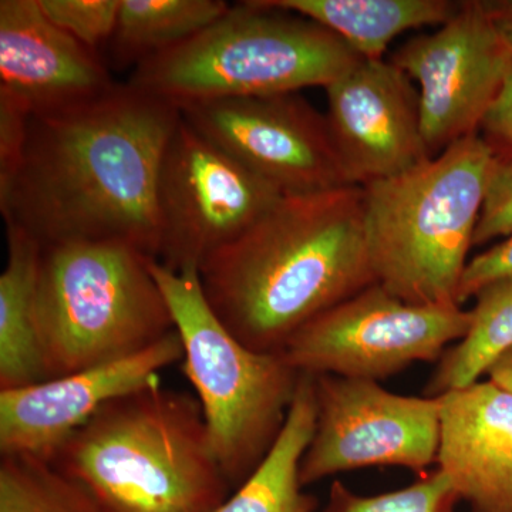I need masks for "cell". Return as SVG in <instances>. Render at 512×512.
<instances>
[{
  "instance_id": "obj_1",
  "label": "cell",
  "mask_w": 512,
  "mask_h": 512,
  "mask_svg": "<svg viewBox=\"0 0 512 512\" xmlns=\"http://www.w3.org/2000/svg\"><path fill=\"white\" fill-rule=\"evenodd\" d=\"M181 120L170 101L116 84L82 106L30 117L0 211L40 247L119 242L157 259L164 148Z\"/></svg>"
},
{
  "instance_id": "obj_2",
  "label": "cell",
  "mask_w": 512,
  "mask_h": 512,
  "mask_svg": "<svg viewBox=\"0 0 512 512\" xmlns=\"http://www.w3.org/2000/svg\"><path fill=\"white\" fill-rule=\"evenodd\" d=\"M198 276L212 311L239 342L281 353L303 326L377 284L362 187L284 195Z\"/></svg>"
},
{
  "instance_id": "obj_3",
  "label": "cell",
  "mask_w": 512,
  "mask_h": 512,
  "mask_svg": "<svg viewBox=\"0 0 512 512\" xmlns=\"http://www.w3.org/2000/svg\"><path fill=\"white\" fill-rule=\"evenodd\" d=\"M50 463L101 512H214L232 490L197 396L161 379L107 403Z\"/></svg>"
},
{
  "instance_id": "obj_4",
  "label": "cell",
  "mask_w": 512,
  "mask_h": 512,
  "mask_svg": "<svg viewBox=\"0 0 512 512\" xmlns=\"http://www.w3.org/2000/svg\"><path fill=\"white\" fill-rule=\"evenodd\" d=\"M497 160L476 134L407 173L362 187L377 284L413 305L458 306V285Z\"/></svg>"
},
{
  "instance_id": "obj_5",
  "label": "cell",
  "mask_w": 512,
  "mask_h": 512,
  "mask_svg": "<svg viewBox=\"0 0 512 512\" xmlns=\"http://www.w3.org/2000/svg\"><path fill=\"white\" fill-rule=\"evenodd\" d=\"M360 60L319 23L271 0H252L229 6L197 36L138 64L128 84L180 109L328 87Z\"/></svg>"
},
{
  "instance_id": "obj_6",
  "label": "cell",
  "mask_w": 512,
  "mask_h": 512,
  "mask_svg": "<svg viewBox=\"0 0 512 512\" xmlns=\"http://www.w3.org/2000/svg\"><path fill=\"white\" fill-rule=\"evenodd\" d=\"M151 261L119 242L42 248L37 330L46 380L136 355L173 332Z\"/></svg>"
},
{
  "instance_id": "obj_7",
  "label": "cell",
  "mask_w": 512,
  "mask_h": 512,
  "mask_svg": "<svg viewBox=\"0 0 512 512\" xmlns=\"http://www.w3.org/2000/svg\"><path fill=\"white\" fill-rule=\"evenodd\" d=\"M183 343V372L202 407L215 454L238 488L268 456L284 429L302 373L282 353L239 342L205 298L195 269L150 264Z\"/></svg>"
},
{
  "instance_id": "obj_8",
  "label": "cell",
  "mask_w": 512,
  "mask_h": 512,
  "mask_svg": "<svg viewBox=\"0 0 512 512\" xmlns=\"http://www.w3.org/2000/svg\"><path fill=\"white\" fill-rule=\"evenodd\" d=\"M470 325L461 306L413 305L373 284L303 326L281 353L299 373L377 382L439 362Z\"/></svg>"
},
{
  "instance_id": "obj_9",
  "label": "cell",
  "mask_w": 512,
  "mask_h": 512,
  "mask_svg": "<svg viewBox=\"0 0 512 512\" xmlns=\"http://www.w3.org/2000/svg\"><path fill=\"white\" fill-rule=\"evenodd\" d=\"M282 197L181 116L158 170L157 261L171 271H198Z\"/></svg>"
},
{
  "instance_id": "obj_10",
  "label": "cell",
  "mask_w": 512,
  "mask_h": 512,
  "mask_svg": "<svg viewBox=\"0 0 512 512\" xmlns=\"http://www.w3.org/2000/svg\"><path fill=\"white\" fill-rule=\"evenodd\" d=\"M315 376V430L302 484L365 467L427 473L440 446L439 397L402 396L373 380Z\"/></svg>"
},
{
  "instance_id": "obj_11",
  "label": "cell",
  "mask_w": 512,
  "mask_h": 512,
  "mask_svg": "<svg viewBox=\"0 0 512 512\" xmlns=\"http://www.w3.org/2000/svg\"><path fill=\"white\" fill-rule=\"evenodd\" d=\"M180 110L198 133L282 195L350 185L328 119L298 93L201 101Z\"/></svg>"
},
{
  "instance_id": "obj_12",
  "label": "cell",
  "mask_w": 512,
  "mask_h": 512,
  "mask_svg": "<svg viewBox=\"0 0 512 512\" xmlns=\"http://www.w3.org/2000/svg\"><path fill=\"white\" fill-rule=\"evenodd\" d=\"M390 62L419 84L423 137L436 157L476 136L503 89L512 50L485 2L470 0L436 32L404 43Z\"/></svg>"
},
{
  "instance_id": "obj_13",
  "label": "cell",
  "mask_w": 512,
  "mask_h": 512,
  "mask_svg": "<svg viewBox=\"0 0 512 512\" xmlns=\"http://www.w3.org/2000/svg\"><path fill=\"white\" fill-rule=\"evenodd\" d=\"M325 90L326 119L350 185L389 180L433 158L420 94L390 60L362 59Z\"/></svg>"
},
{
  "instance_id": "obj_14",
  "label": "cell",
  "mask_w": 512,
  "mask_h": 512,
  "mask_svg": "<svg viewBox=\"0 0 512 512\" xmlns=\"http://www.w3.org/2000/svg\"><path fill=\"white\" fill-rule=\"evenodd\" d=\"M183 357V343L174 329L136 355L0 390V454L52 461L64 441L107 403L161 379V370L183 362Z\"/></svg>"
},
{
  "instance_id": "obj_15",
  "label": "cell",
  "mask_w": 512,
  "mask_h": 512,
  "mask_svg": "<svg viewBox=\"0 0 512 512\" xmlns=\"http://www.w3.org/2000/svg\"><path fill=\"white\" fill-rule=\"evenodd\" d=\"M116 84L99 53L50 22L39 0L0 2V92L30 117L82 106Z\"/></svg>"
},
{
  "instance_id": "obj_16",
  "label": "cell",
  "mask_w": 512,
  "mask_h": 512,
  "mask_svg": "<svg viewBox=\"0 0 512 512\" xmlns=\"http://www.w3.org/2000/svg\"><path fill=\"white\" fill-rule=\"evenodd\" d=\"M439 400L437 468L471 512H512V393L477 382Z\"/></svg>"
},
{
  "instance_id": "obj_17",
  "label": "cell",
  "mask_w": 512,
  "mask_h": 512,
  "mask_svg": "<svg viewBox=\"0 0 512 512\" xmlns=\"http://www.w3.org/2000/svg\"><path fill=\"white\" fill-rule=\"evenodd\" d=\"M8 261L0 276V390L46 380L37 330V284L42 247L6 225Z\"/></svg>"
},
{
  "instance_id": "obj_18",
  "label": "cell",
  "mask_w": 512,
  "mask_h": 512,
  "mask_svg": "<svg viewBox=\"0 0 512 512\" xmlns=\"http://www.w3.org/2000/svg\"><path fill=\"white\" fill-rule=\"evenodd\" d=\"M315 421V376L302 373L284 429L268 456L214 512H318V500L303 491L301 478Z\"/></svg>"
},
{
  "instance_id": "obj_19",
  "label": "cell",
  "mask_w": 512,
  "mask_h": 512,
  "mask_svg": "<svg viewBox=\"0 0 512 512\" xmlns=\"http://www.w3.org/2000/svg\"><path fill=\"white\" fill-rule=\"evenodd\" d=\"M319 23L362 59H383L397 36L423 26H441L463 2L450 0H271Z\"/></svg>"
},
{
  "instance_id": "obj_20",
  "label": "cell",
  "mask_w": 512,
  "mask_h": 512,
  "mask_svg": "<svg viewBox=\"0 0 512 512\" xmlns=\"http://www.w3.org/2000/svg\"><path fill=\"white\" fill-rule=\"evenodd\" d=\"M229 6L222 0H121L111 55L120 66L137 67L197 36Z\"/></svg>"
},
{
  "instance_id": "obj_21",
  "label": "cell",
  "mask_w": 512,
  "mask_h": 512,
  "mask_svg": "<svg viewBox=\"0 0 512 512\" xmlns=\"http://www.w3.org/2000/svg\"><path fill=\"white\" fill-rule=\"evenodd\" d=\"M466 338L451 346L427 383L426 396L439 397L477 383L501 353L512 346V278L487 286L476 296Z\"/></svg>"
},
{
  "instance_id": "obj_22",
  "label": "cell",
  "mask_w": 512,
  "mask_h": 512,
  "mask_svg": "<svg viewBox=\"0 0 512 512\" xmlns=\"http://www.w3.org/2000/svg\"><path fill=\"white\" fill-rule=\"evenodd\" d=\"M0 512H101L89 491L50 461L0 458Z\"/></svg>"
},
{
  "instance_id": "obj_23",
  "label": "cell",
  "mask_w": 512,
  "mask_h": 512,
  "mask_svg": "<svg viewBox=\"0 0 512 512\" xmlns=\"http://www.w3.org/2000/svg\"><path fill=\"white\" fill-rule=\"evenodd\" d=\"M460 497L439 468L427 471L402 490L379 495H357L342 481L330 488L322 512H456Z\"/></svg>"
},
{
  "instance_id": "obj_24",
  "label": "cell",
  "mask_w": 512,
  "mask_h": 512,
  "mask_svg": "<svg viewBox=\"0 0 512 512\" xmlns=\"http://www.w3.org/2000/svg\"><path fill=\"white\" fill-rule=\"evenodd\" d=\"M121 0H39L50 22L77 42L97 50L109 45L117 26Z\"/></svg>"
},
{
  "instance_id": "obj_25",
  "label": "cell",
  "mask_w": 512,
  "mask_h": 512,
  "mask_svg": "<svg viewBox=\"0 0 512 512\" xmlns=\"http://www.w3.org/2000/svg\"><path fill=\"white\" fill-rule=\"evenodd\" d=\"M511 234L512 158H498L474 234V247H480L495 238L510 237Z\"/></svg>"
},
{
  "instance_id": "obj_26",
  "label": "cell",
  "mask_w": 512,
  "mask_h": 512,
  "mask_svg": "<svg viewBox=\"0 0 512 512\" xmlns=\"http://www.w3.org/2000/svg\"><path fill=\"white\" fill-rule=\"evenodd\" d=\"M28 111L0 92V195L5 194L15 178L28 136Z\"/></svg>"
},
{
  "instance_id": "obj_27",
  "label": "cell",
  "mask_w": 512,
  "mask_h": 512,
  "mask_svg": "<svg viewBox=\"0 0 512 512\" xmlns=\"http://www.w3.org/2000/svg\"><path fill=\"white\" fill-rule=\"evenodd\" d=\"M508 278H512V234L467 262L458 285L457 305L463 306L487 286Z\"/></svg>"
},
{
  "instance_id": "obj_28",
  "label": "cell",
  "mask_w": 512,
  "mask_h": 512,
  "mask_svg": "<svg viewBox=\"0 0 512 512\" xmlns=\"http://www.w3.org/2000/svg\"><path fill=\"white\" fill-rule=\"evenodd\" d=\"M481 130L485 134L484 140L493 147L500 160L512 158V66Z\"/></svg>"
},
{
  "instance_id": "obj_29",
  "label": "cell",
  "mask_w": 512,
  "mask_h": 512,
  "mask_svg": "<svg viewBox=\"0 0 512 512\" xmlns=\"http://www.w3.org/2000/svg\"><path fill=\"white\" fill-rule=\"evenodd\" d=\"M495 28L512 50V0H490L485 2Z\"/></svg>"
},
{
  "instance_id": "obj_30",
  "label": "cell",
  "mask_w": 512,
  "mask_h": 512,
  "mask_svg": "<svg viewBox=\"0 0 512 512\" xmlns=\"http://www.w3.org/2000/svg\"><path fill=\"white\" fill-rule=\"evenodd\" d=\"M485 375L488 376V382L512 393V346L494 360Z\"/></svg>"
}]
</instances>
